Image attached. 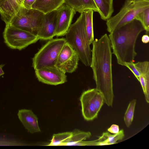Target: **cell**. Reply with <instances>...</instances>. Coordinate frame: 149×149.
Segmentation results:
<instances>
[{"label":"cell","instance_id":"1","mask_svg":"<svg viewBox=\"0 0 149 149\" xmlns=\"http://www.w3.org/2000/svg\"><path fill=\"white\" fill-rule=\"evenodd\" d=\"M90 67L93 73L96 89L103 97L104 102L112 106L114 94L112 70V52L110 41L105 33L92 43Z\"/></svg>","mask_w":149,"mask_h":149},{"label":"cell","instance_id":"2","mask_svg":"<svg viewBox=\"0 0 149 149\" xmlns=\"http://www.w3.org/2000/svg\"><path fill=\"white\" fill-rule=\"evenodd\" d=\"M145 29L141 23L134 19L110 33L108 37L112 54L117 63L125 66V63L134 61L137 54L135 50L136 40Z\"/></svg>","mask_w":149,"mask_h":149},{"label":"cell","instance_id":"3","mask_svg":"<svg viewBox=\"0 0 149 149\" xmlns=\"http://www.w3.org/2000/svg\"><path fill=\"white\" fill-rule=\"evenodd\" d=\"M65 36L66 42L77 54L79 60L85 66H90L91 49L86 30L84 12L71 25Z\"/></svg>","mask_w":149,"mask_h":149},{"label":"cell","instance_id":"4","mask_svg":"<svg viewBox=\"0 0 149 149\" xmlns=\"http://www.w3.org/2000/svg\"><path fill=\"white\" fill-rule=\"evenodd\" d=\"M149 8V0H125L119 12L106 20L109 33L135 19L141 12Z\"/></svg>","mask_w":149,"mask_h":149},{"label":"cell","instance_id":"5","mask_svg":"<svg viewBox=\"0 0 149 149\" xmlns=\"http://www.w3.org/2000/svg\"><path fill=\"white\" fill-rule=\"evenodd\" d=\"M66 42L65 38H63L48 40L32 58V66L34 69L55 65L59 54Z\"/></svg>","mask_w":149,"mask_h":149},{"label":"cell","instance_id":"6","mask_svg":"<svg viewBox=\"0 0 149 149\" xmlns=\"http://www.w3.org/2000/svg\"><path fill=\"white\" fill-rule=\"evenodd\" d=\"M44 15L37 10L32 8L28 9L22 6L7 25L37 36Z\"/></svg>","mask_w":149,"mask_h":149},{"label":"cell","instance_id":"7","mask_svg":"<svg viewBox=\"0 0 149 149\" xmlns=\"http://www.w3.org/2000/svg\"><path fill=\"white\" fill-rule=\"evenodd\" d=\"M4 42L11 49L22 50L39 40L37 36L9 25L3 33Z\"/></svg>","mask_w":149,"mask_h":149},{"label":"cell","instance_id":"8","mask_svg":"<svg viewBox=\"0 0 149 149\" xmlns=\"http://www.w3.org/2000/svg\"><path fill=\"white\" fill-rule=\"evenodd\" d=\"M80 100L82 116L87 121L92 120L97 117L104 103L103 97L96 88L89 89L83 92Z\"/></svg>","mask_w":149,"mask_h":149},{"label":"cell","instance_id":"9","mask_svg":"<svg viewBox=\"0 0 149 149\" xmlns=\"http://www.w3.org/2000/svg\"><path fill=\"white\" fill-rule=\"evenodd\" d=\"M79 60L77 54L66 42L59 54L55 66L65 73H71L77 68Z\"/></svg>","mask_w":149,"mask_h":149},{"label":"cell","instance_id":"10","mask_svg":"<svg viewBox=\"0 0 149 149\" xmlns=\"http://www.w3.org/2000/svg\"><path fill=\"white\" fill-rule=\"evenodd\" d=\"M35 70L38 80L44 84L57 85L67 81L65 73L55 65L43 67Z\"/></svg>","mask_w":149,"mask_h":149},{"label":"cell","instance_id":"11","mask_svg":"<svg viewBox=\"0 0 149 149\" xmlns=\"http://www.w3.org/2000/svg\"><path fill=\"white\" fill-rule=\"evenodd\" d=\"M76 13L72 8L65 3L57 10L55 36H65L71 24Z\"/></svg>","mask_w":149,"mask_h":149},{"label":"cell","instance_id":"12","mask_svg":"<svg viewBox=\"0 0 149 149\" xmlns=\"http://www.w3.org/2000/svg\"><path fill=\"white\" fill-rule=\"evenodd\" d=\"M56 16L57 10L44 14L37 34L39 40H49L55 36Z\"/></svg>","mask_w":149,"mask_h":149},{"label":"cell","instance_id":"13","mask_svg":"<svg viewBox=\"0 0 149 149\" xmlns=\"http://www.w3.org/2000/svg\"><path fill=\"white\" fill-rule=\"evenodd\" d=\"M19 119L23 126L30 133L41 132L37 116L30 109L19 110L17 113Z\"/></svg>","mask_w":149,"mask_h":149},{"label":"cell","instance_id":"14","mask_svg":"<svg viewBox=\"0 0 149 149\" xmlns=\"http://www.w3.org/2000/svg\"><path fill=\"white\" fill-rule=\"evenodd\" d=\"M24 0H5L0 5V14L6 25L8 24L12 18L23 6Z\"/></svg>","mask_w":149,"mask_h":149},{"label":"cell","instance_id":"15","mask_svg":"<svg viewBox=\"0 0 149 149\" xmlns=\"http://www.w3.org/2000/svg\"><path fill=\"white\" fill-rule=\"evenodd\" d=\"M65 3V0H36L32 8L44 14L57 10Z\"/></svg>","mask_w":149,"mask_h":149},{"label":"cell","instance_id":"16","mask_svg":"<svg viewBox=\"0 0 149 149\" xmlns=\"http://www.w3.org/2000/svg\"><path fill=\"white\" fill-rule=\"evenodd\" d=\"M65 3L75 11L81 13L87 10L99 13L98 8L93 0H65Z\"/></svg>","mask_w":149,"mask_h":149},{"label":"cell","instance_id":"17","mask_svg":"<svg viewBox=\"0 0 149 149\" xmlns=\"http://www.w3.org/2000/svg\"><path fill=\"white\" fill-rule=\"evenodd\" d=\"M99 10L101 18L106 21L114 12L113 0H93Z\"/></svg>","mask_w":149,"mask_h":149},{"label":"cell","instance_id":"18","mask_svg":"<svg viewBox=\"0 0 149 149\" xmlns=\"http://www.w3.org/2000/svg\"><path fill=\"white\" fill-rule=\"evenodd\" d=\"M123 130L119 131L116 134H111L107 132H104L102 135L99 137L101 141L100 146L113 144L118 140H122L124 137Z\"/></svg>","mask_w":149,"mask_h":149},{"label":"cell","instance_id":"19","mask_svg":"<svg viewBox=\"0 0 149 149\" xmlns=\"http://www.w3.org/2000/svg\"><path fill=\"white\" fill-rule=\"evenodd\" d=\"M72 132H68L54 134L50 142L46 146H64L70 140Z\"/></svg>","mask_w":149,"mask_h":149},{"label":"cell","instance_id":"20","mask_svg":"<svg viewBox=\"0 0 149 149\" xmlns=\"http://www.w3.org/2000/svg\"><path fill=\"white\" fill-rule=\"evenodd\" d=\"M72 132V135L70 140L64 146H74L77 143L85 140L91 136L89 132H84L75 129Z\"/></svg>","mask_w":149,"mask_h":149},{"label":"cell","instance_id":"21","mask_svg":"<svg viewBox=\"0 0 149 149\" xmlns=\"http://www.w3.org/2000/svg\"><path fill=\"white\" fill-rule=\"evenodd\" d=\"M93 11L91 10H87L84 11L85 16L86 30L90 45L94 41L93 15Z\"/></svg>","mask_w":149,"mask_h":149},{"label":"cell","instance_id":"22","mask_svg":"<svg viewBox=\"0 0 149 149\" xmlns=\"http://www.w3.org/2000/svg\"><path fill=\"white\" fill-rule=\"evenodd\" d=\"M135 19L139 21L146 31V34L148 35L149 32V8L139 13Z\"/></svg>","mask_w":149,"mask_h":149},{"label":"cell","instance_id":"23","mask_svg":"<svg viewBox=\"0 0 149 149\" xmlns=\"http://www.w3.org/2000/svg\"><path fill=\"white\" fill-rule=\"evenodd\" d=\"M136 100L134 99L130 103L124 116V120L127 127H129L133 121Z\"/></svg>","mask_w":149,"mask_h":149},{"label":"cell","instance_id":"24","mask_svg":"<svg viewBox=\"0 0 149 149\" xmlns=\"http://www.w3.org/2000/svg\"><path fill=\"white\" fill-rule=\"evenodd\" d=\"M125 66L128 68L134 74L137 79L139 81L140 76L139 72L136 68L133 61L125 63Z\"/></svg>","mask_w":149,"mask_h":149},{"label":"cell","instance_id":"25","mask_svg":"<svg viewBox=\"0 0 149 149\" xmlns=\"http://www.w3.org/2000/svg\"><path fill=\"white\" fill-rule=\"evenodd\" d=\"M100 141L98 139L97 140L90 141H82L79 142L74 145V146H99Z\"/></svg>","mask_w":149,"mask_h":149},{"label":"cell","instance_id":"26","mask_svg":"<svg viewBox=\"0 0 149 149\" xmlns=\"http://www.w3.org/2000/svg\"><path fill=\"white\" fill-rule=\"evenodd\" d=\"M36 0H24L23 6L27 9H31L32 6Z\"/></svg>","mask_w":149,"mask_h":149},{"label":"cell","instance_id":"27","mask_svg":"<svg viewBox=\"0 0 149 149\" xmlns=\"http://www.w3.org/2000/svg\"><path fill=\"white\" fill-rule=\"evenodd\" d=\"M110 132L114 134L118 133L119 131V128L118 125L113 124L107 129Z\"/></svg>","mask_w":149,"mask_h":149},{"label":"cell","instance_id":"28","mask_svg":"<svg viewBox=\"0 0 149 149\" xmlns=\"http://www.w3.org/2000/svg\"><path fill=\"white\" fill-rule=\"evenodd\" d=\"M142 42L145 44L147 43L149 41V36L148 35L146 34L143 35L141 38Z\"/></svg>","mask_w":149,"mask_h":149},{"label":"cell","instance_id":"29","mask_svg":"<svg viewBox=\"0 0 149 149\" xmlns=\"http://www.w3.org/2000/svg\"><path fill=\"white\" fill-rule=\"evenodd\" d=\"M4 65V64H0V77L4 74L2 69V68Z\"/></svg>","mask_w":149,"mask_h":149},{"label":"cell","instance_id":"30","mask_svg":"<svg viewBox=\"0 0 149 149\" xmlns=\"http://www.w3.org/2000/svg\"><path fill=\"white\" fill-rule=\"evenodd\" d=\"M5 0H0V5L2 4Z\"/></svg>","mask_w":149,"mask_h":149}]
</instances>
